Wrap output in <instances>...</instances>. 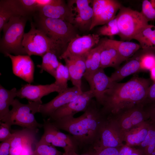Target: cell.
Returning a JSON list of instances; mask_svg holds the SVG:
<instances>
[{"mask_svg": "<svg viewBox=\"0 0 155 155\" xmlns=\"http://www.w3.org/2000/svg\"><path fill=\"white\" fill-rule=\"evenodd\" d=\"M100 106L93 99L86 110L79 117L69 116L49 121L58 129L71 135L78 148L87 147L88 151L98 143L101 129L106 118Z\"/></svg>", "mask_w": 155, "mask_h": 155, "instance_id": "obj_1", "label": "cell"}, {"mask_svg": "<svg viewBox=\"0 0 155 155\" xmlns=\"http://www.w3.org/2000/svg\"><path fill=\"white\" fill-rule=\"evenodd\" d=\"M151 84L149 79L136 76L125 83L114 82L105 93L100 105L102 113L112 117L137 105L146 104Z\"/></svg>", "mask_w": 155, "mask_h": 155, "instance_id": "obj_2", "label": "cell"}, {"mask_svg": "<svg viewBox=\"0 0 155 155\" xmlns=\"http://www.w3.org/2000/svg\"><path fill=\"white\" fill-rule=\"evenodd\" d=\"M29 16H17L10 18L3 29V34L0 40V50L6 57L27 55L22 46L24 30Z\"/></svg>", "mask_w": 155, "mask_h": 155, "instance_id": "obj_3", "label": "cell"}, {"mask_svg": "<svg viewBox=\"0 0 155 155\" xmlns=\"http://www.w3.org/2000/svg\"><path fill=\"white\" fill-rule=\"evenodd\" d=\"M36 17V23H34L35 27L66 49L68 43L78 34L76 28L66 21L38 15Z\"/></svg>", "mask_w": 155, "mask_h": 155, "instance_id": "obj_4", "label": "cell"}, {"mask_svg": "<svg viewBox=\"0 0 155 155\" xmlns=\"http://www.w3.org/2000/svg\"><path fill=\"white\" fill-rule=\"evenodd\" d=\"M22 44L27 55L30 56L35 55L42 57L47 52L53 51L59 59L66 50L37 28L33 22L31 23L29 31L24 33Z\"/></svg>", "mask_w": 155, "mask_h": 155, "instance_id": "obj_5", "label": "cell"}, {"mask_svg": "<svg viewBox=\"0 0 155 155\" xmlns=\"http://www.w3.org/2000/svg\"><path fill=\"white\" fill-rule=\"evenodd\" d=\"M41 102L28 101L24 104L15 99L11 106L12 108L8 115L1 121L10 127L17 125L23 128L36 129L43 127V124L38 123L35 115L40 113Z\"/></svg>", "mask_w": 155, "mask_h": 155, "instance_id": "obj_6", "label": "cell"}, {"mask_svg": "<svg viewBox=\"0 0 155 155\" xmlns=\"http://www.w3.org/2000/svg\"><path fill=\"white\" fill-rule=\"evenodd\" d=\"M122 41H130L149 24L141 12L121 6L116 16Z\"/></svg>", "mask_w": 155, "mask_h": 155, "instance_id": "obj_7", "label": "cell"}, {"mask_svg": "<svg viewBox=\"0 0 155 155\" xmlns=\"http://www.w3.org/2000/svg\"><path fill=\"white\" fill-rule=\"evenodd\" d=\"M124 133L140 124L150 119L146 105H137L125 110L112 117Z\"/></svg>", "mask_w": 155, "mask_h": 155, "instance_id": "obj_8", "label": "cell"}, {"mask_svg": "<svg viewBox=\"0 0 155 155\" xmlns=\"http://www.w3.org/2000/svg\"><path fill=\"white\" fill-rule=\"evenodd\" d=\"M124 134L116 122L112 117H106L98 142L93 149L120 147L124 144Z\"/></svg>", "mask_w": 155, "mask_h": 155, "instance_id": "obj_9", "label": "cell"}, {"mask_svg": "<svg viewBox=\"0 0 155 155\" xmlns=\"http://www.w3.org/2000/svg\"><path fill=\"white\" fill-rule=\"evenodd\" d=\"M93 0H70L67 1L72 16V24L82 30H90L93 16Z\"/></svg>", "mask_w": 155, "mask_h": 155, "instance_id": "obj_10", "label": "cell"}, {"mask_svg": "<svg viewBox=\"0 0 155 155\" xmlns=\"http://www.w3.org/2000/svg\"><path fill=\"white\" fill-rule=\"evenodd\" d=\"M93 16L90 30L95 26L104 25L114 19L122 6L115 0H93Z\"/></svg>", "mask_w": 155, "mask_h": 155, "instance_id": "obj_11", "label": "cell"}, {"mask_svg": "<svg viewBox=\"0 0 155 155\" xmlns=\"http://www.w3.org/2000/svg\"><path fill=\"white\" fill-rule=\"evenodd\" d=\"M94 98L90 90L83 92L75 100L56 110L47 119L50 121L56 120L68 116H74L80 112H84Z\"/></svg>", "mask_w": 155, "mask_h": 155, "instance_id": "obj_12", "label": "cell"}, {"mask_svg": "<svg viewBox=\"0 0 155 155\" xmlns=\"http://www.w3.org/2000/svg\"><path fill=\"white\" fill-rule=\"evenodd\" d=\"M100 40L99 36L97 34L83 36L78 34L68 43L66 50L59 59H63L69 56H84Z\"/></svg>", "mask_w": 155, "mask_h": 155, "instance_id": "obj_13", "label": "cell"}, {"mask_svg": "<svg viewBox=\"0 0 155 155\" xmlns=\"http://www.w3.org/2000/svg\"><path fill=\"white\" fill-rule=\"evenodd\" d=\"M64 90L54 82L44 85H33L28 83L23 85L17 90V97L26 98L28 101L42 102L41 99L43 96L54 92L59 93Z\"/></svg>", "mask_w": 155, "mask_h": 155, "instance_id": "obj_14", "label": "cell"}, {"mask_svg": "<svg viewBox=\"0 0 155 155\" xmlns=\"http://www.w3.org/2000/svg\"><path fill=\"white\" fill-rule=\"evenodd\" d=\"M83 77L89 84L90 90L92 92L96 100L100 105L105 93L114 82L106 74L104 69L101 68L93 73Z\"/></svg>", "mask_w": 155, "mask_h": 155, "instance_id": "obj_15", "label": "cell"}, {"mask_svg": "<svg viewBox=\"0 0 155 155\" xmlns=\"http://www.w3.org/2000/svg\"><path fill=\"white\" fill-rule=\"evenodd\" d=\"M82 92L75 86L68 88L49 102L42 104L39 113L44 117H49L59 108L75 100Z\"/></svg>", "mask_w": 155, "mask_h": 155, "instance_id": "obj_16", "label": "cell"}, {"mask_svg": "<svg viewBox=\"0 0 155 155\" xmlns=\"http://www.w3.org/2000/svg\"><path fill=\"white\" fill-rule=\"evenodd\" d=\"M11 59L13 73L28 84L34 81V66L30 56L28 55H17L8 54Z\"/></svg>", "mask_w": 155, "mask_h": 155, "instance_id": "obj_17", "label": "cell"}, {"mask_svg": "<svg viewBox=\"0 0 155 155\" xmlns=\"http://www.w3.org/2000/svg\"><path fill=\"white\" fill-rule=\"evenodd\" d=\"M73 86L82 90V78L86 70L84 56H69L63 59Z\"/></svg>", "mask_w": 155, "mask_h": 155, "instance_id": "obj_18", "label": "cell"}, {"mask_svg": "<svg viewBox=\"0 0 155 155\" xmlns=\"http://www.w3.org/2000/svg\"><path fill=\"white\" fill-rule=\"evenodd\" d=\"M39 129L23 128L21 130L13 131L9 155H20L25 146L30 142L36 140Z\"/></svg>", "mask_w": 155, "mask_h": 155, "instance_id": "obj_19", "label": "cell"}, {"mask_svg": "<svg viewBox=\"0 0 155 155\" xmlns=\"http://www.w3.org/2000/svg\"><path fill=\"white\" fill-rule=\"evenodd\" d=\"M19 0H3L0 1V31L12 17L17 16H29Z\"/></svg>", "mask_w": 155, "mask_h": 155, "instance_id": "obj_20", "label": "cell"}, {"mask_svg": "<svg viewBox=\"0 0 155 155\" xmlns=\"http://www.w3.org/2000/svg\"><path fill=\"white\" fill-rule=\"evenodd\" d=\"M38 15L46 18L61 19L72 24V18L67 4L65 2L55 5H49L38 8Z\"/></svg>", "mask_w": 155, "mask_h": 155, "instance_id": "obj_21", "label": "cell"}, {"mask_svg": "<svg viewBox=\"0 0 155 155\" xmlns=\"http://www.w3.org/2000/svg\"><path fill=\"white\" fill-rule=\"evenodd\" d=\"M150 125V119L125 132L124 142L125 145L132 147L139 146L145 140Z\"/></svg>", "mask_w": 155, "mask_h": 155, "instance_id": "obj_22", "label": "cell"}, {"mask_svg": "<svg viewBox=\"0 0 155 155\" xmlns=\"http://www.w3.org/2000/svg\"><path fill=\"white\" fill-rule=\"evenodd\" d=\"M102 41L103 46L100 55V68L104 69L111 67L117 69L123 61L117 51L105 39Z\"/></svg>", "mask_w": 155, "mask_h": 155, "instance_id": "obj_23", "label": "cell"}, {"mask_svg": "<svg viewBox=\"0 0 155 155\" xmlns=\"http://www.w3.org/2000/svg\"><path fill=\"white\" fill-rule=\"evenodd\" d=\"M141 55V53L133 56L124 65L117 69L110 77L112 81L118 82L126 77L142 70Z\"/></svg>", "mask_w": 155, "mask_h": 155, "instance_id": "obj_24", "label": "cell"}, {"mask_svg": "<svg viewBox=\"0 0 155 155\" xmlns=\"http://www.w3.org/2000/svg\"><path fill=\"white\" fill-rule=\"evenodd\" d=\"M145 51L155 53V26L148 25L133 38Z\"/></svg>", "mask_w": 155, "mask_h": 155, "instance_id": "obj_25", "label": "cell"}, {"mask_svg": "<svg viewBox=\"0 0 155 155\" xmlns=\"http://www.w3.org/2000/svg\"><path fill=\"white\" fill-rule=\"evenodd\" d=\"M105 40L117 49L123 61L133 55L141 48L140 44L133 42L107 38Z\"/></svg>", "mask_w": 155, "mask_h": 155, "instance_id": "obj_26", "label": "cell"}, {"mask_svg": "<svg viewBox=\"0 0 155 155\" xmlns=\"http://www.w3.org/2000/svg\"><path fill=\"white\" fill-rule=\"evenodd\" d=\"M103 46L102 41L85 55L86 70L83 77L90 75L100 68L101 53Z\"/></svg>", "mask_w": 155, "mask_h": 155, "instance_id": "obj_27", "label": "cell"}, {"mask_svg": "<svg viewBox=\"0 0 155 155\" xmlns=\"http://www.w3.org/2000/svg\"><path fill=\"white\" fill-rule=\"evenodd\" d=\"M42 124L44 132L39 141L51 144L55 147L62 148L65 153L71 150L74 151L65 142L58 137L53 131L47 120L44 119Z\"/></svg>", "mask_w": 155, "mask_h": 155, "instance_id": "obj_28", "label": "cell"}, {"mask_svg": "<svg viewBox=\"0 0 155 155\" xmlns=\"http://www.w3.org/2000/svg\"><path fill=\"white\" fill-rule=\"evenodd\" d=\"M17 90L14 88L7 90L0 85V121L2 120L9 114V107L17 97Z\"/></svg>", "mask_w": 155, "mask_h": 155, "instance_id": "obj_29", "label": "cell"}, {"mask_svg": "<svg viewBox=\"0 0 155 155\" xmlns=\"http://www.w3.org/2000/svg\"><path fill=\"white\" fill-rule=\"evenodd\" d=\"M42 58L41 64L37 66L40 69V73L45 71L55 78L57 69L60 63L58 60V57L57 55L53 51H49L44 54Z\"/></svg>", "mask_w": 155, "mask_h": 155, "instance_id": "obj_30", "label": "cell"}, {"mask_svg": "<svg viewBox=\"0 0 155 155\" xmlns=\"http://www.w3.org/2000/svg\"><path fill=\"white\" fill-rule=\"evenodd\" d=\"M144 155H153L155 149V120L150 118V125L145 140L138 146Z\"/></svg>", "mask_w": 155, "mask_h": 155, "instance_id": "obj_31", "label": "cell"}, {"mask_svg": "<svg viewBox=\"0 0 155 155\" xmlns=\"http://www.w3.org/2000/svg\"><path fill=\"white\" fill-rule=\"evenodd\" d=\"M55 78V81L54 83L62 89L65 90L68 88L67 82L70 77L68 70L66 65L59 63Z\"/></svg>", "mask_w": 155, "mask_h": 155, "instance_id": "obj_32", "label": "cell"}, {"mask_svg": "<svg viewBox=\"0 0 155 155\" xmlns=\"http://www.w3.org/2000/svg\"><path fill=\"white\" fill-rule=\"evenodd\" d=\"M63 154L51 144L39 141L35 144L33 155H62Z\"/></svg>", "mask_w": 155, "mask_h": 155, "instance_id": "obj_33", "label": "cell"}, {"mask_svg": "<svg viewBox=\"0 0 155 155\" xmlns=\"http://www.w3.org/2000/svg\"><path fill=\"white\" fill-rule=\"evenodd\" d=\"M119 34L117 19L116 17L114 19L100 27L98 30L97 34L99 36H112L116 35H119Z\"/></svg>", "mask_w": 155, "mask_h": 155, "instance_id": "obj_34", "label": "cell"}, {"mask_svg": "<svg viewBox=\"0 0 155 155\" xmlns=\"http://www.w3.org/2000/svg\"><path fill=\"white\" fill-rule=\"evenodd\" d=\"M50 127L53 131L60 139L65 142L69 146H70L75 151L78 148L77 144L72 137L69 134H66L61 132L60 130L58 129L48 119Z\"/></svg>", "mask_w": 155, "mask_h": 155, "instance_id": "obj_35", "label": "cell"}, {"mask_svg": "<svg viewBox=\"0 0 155 155\" xmlns=\"http://www.w3.org/2000/svg\"><path fill=\"white\" fill-rule=\"evenodd\" d=\"M141 63L142 71L150 70L155 66V53L142 50Z\"/></svg>", "mask_w": 155, "mask_h": 155, "instance_id": "obj_36", "label": "cell"}, {"mask_svg": "<svg viewBox=\"0 0 155 155\" xmlns=\"http://www.w3.org/2000/svg\"><path fill=\"white\" fill-rule=\"evenodd\" d=\"M141 12L149 22L155 20V0H144Z\"/></svg>", "mask_w": 155, "mask_h": 155, "instance_id": "obj_37", "label": "cell"}, {"mask_svg": "<svg viewBox=\"0 0 155 155\" xmlns=\"http://www.w3.org/2000/svg\"><path fill=\"white\" fill-rule=\"evenodd\" d=\"M121 147L93 149L88 151L87 152L91 155H119Z\"/></svg>", "mask_w": 155, "mask_h": 155, "instance_id": "obj_38", "label": "cell"}, {"mask_svg": "<svg viewBox=\"0 0 155 155\" xmlns=\"http://www.w3.org/2000/svg\"><path fill=\"white\" fill-rule=\"evenodd\" d=\"M23 9L30 15L35 13L38 7L36 0H19Z\"/></svg>", "mask_w": 155, "mask_h": 155, "instance_id": "obj_39", "label": "cell"}, {"mask_svg": "<svg viewBox=\"0 0 155 155\" xmlns=\"http://www.w3.org/2000/svg\"><path fill=\"white\" fill-rule=\"evenodd\" d=\"M0 141L2 142L11 137L13 135L10 132L11 127L6 123L0 122Z\"/></svg>", "mask_w": 155, "mask_h": 155, "instance_id": "obj_40", "label": "cell"}, {"mask_svg": "<svg viewBox=\"0 0 155 155\" xmlns=\"http://www.w3.org/2000/svg\"><path fill=\"white\" fill-rule=\"evenodd\" d=\"M12 134L11 137L0 143V155H9L11 142L13 137Z\"/></svg>", "mask_w": 155, "mask_h": 155, "instance_id": "obj_41", "label": "cell"}, {"mask_svg": "<svg viewBox=\"0 0 155 155\" xmlns=\"http://www.w3.org/2000/svg\"><path fill=\"white\" fill-rule=\"evenodd\" d=\"M36 2L38 9L46 5L61 4L64 3V1L61 0H36Z\"/></svg>", "mask_w": 155, "mask_h": 155, "instance_id": "obj_42", "label": "cell"}, {"mask_svg": "<svg viewBox=\"0 0 155 155\" xmlns=\"http://www.w3.org/2000/svg\"><path fill=\"white\" fill-rule=\"evenodd\" d=\"M155 102V83L150 86L147 93L146 101V104Z\"/></svg>", "mask_w": 155, "mask_h": 155, "instance_id": "obj_43", "label": "cell"}, {"mask_svg": "<svg viewBox=\"0 0 155 155\" xmlns=\"http://www.w3.org/2000/svg\"><path fill=\"white\" fill-rule=\"evenodd\" d=\"M36 140L31 141L25 146L22 149L20 155H33L34 149L33 145L35 144Z\"/></svg>", "mask_w": 155, "mask_h": 155, "instance_id": "obj_44", "label": "cell"}, {"mask_svg": "<svg viewBox=\"0 0 155 155\" xmlns=\"http://www.w3.org/2000/svg\"><path fill=\"white\" fill-rule=\"evenodd\" d=\"M133 150L132 147L124 144L120 148L119 155H131Z\"/></svg>", "mask_w": 155, "mask_h": 155, "instance_id": "obj_45", "label": "cell"}, {"mask_svg": "<svg viewBox=\"0 0 155 155\" xmlns=\"http://www.w3.org/2000/svg\"><path fill=\"white\" fill-rule=\"evenodd\" d=\"M150 118L155 120V102L146 105Z\"/></svg>", "mask_w": 155, "mask_h": 155, "instance_id": "obj_46", "label": "cell"}, {"mask_svg": "<svg viewBox=\"0 0 155 155\" xmlns=\"http://www.w3.org/2000/svg\"><path fill=\"white\" fill-rule=\"evenodd\" d=\"M150 78L153 81V83H155V66L150 70Z\"/></svg>", "mask_w": 155, "mask_h": 155, "instance_id": "obj_47", "label": "cell"}, {"mask_svg": "<svg viewBox=\"0 0 155 155\" xmlns=\"http://www.w3.org/2000/svg\"><path fill=\"white\" fill-rule=\"evenodd\" d=\"M131 155H144L142 151L139 149L133 148V152Z\"/></svg>", "mask_w": 155, "mask_h": 155, "instance_id": "obj_48", "label": "cell"}, {"mask_svg": "<svg viewBox=\"0 0 155 155\" xmlns=\"http://www.w3.org/2000/svg\"><path fill=\"white\" fill-rule=\"evenodd\" d=\"M66 153H67V155H91L90 154L87 152L83 154H79L73 150L70 151Z\"/></svg>", "mask_w": 155, "mask_h": 155, "instance_id": "obj_49", "label": "cell"}, {"mask_svg": "<svg viewBox=\"0 0 155 155\" xmlns=\"http://www.w3.org/2000/svg\"><path fill=\"white\" fill-rule=\"evenodd\" d=\"M62 155H67V154L66 153L64 152Z\"/></svg>", "mask_w": 155, "mask_h": 155, "instance_id": "obj_50", "label": "cell"}, {"mask_svg": "<svg viewBox=\"0 0 155 155\" xmlns=\"http://www.w3.org/2000/svg\"><path fill=\"white\" fill-rule=\"evenodd\" d=\"M153 155H155V149L154 150V153Z\"/></svg>", "mask_w": 155, "mask_h": 155, "instance_id": "obj_51", "label": "cell"}]
</instances>
